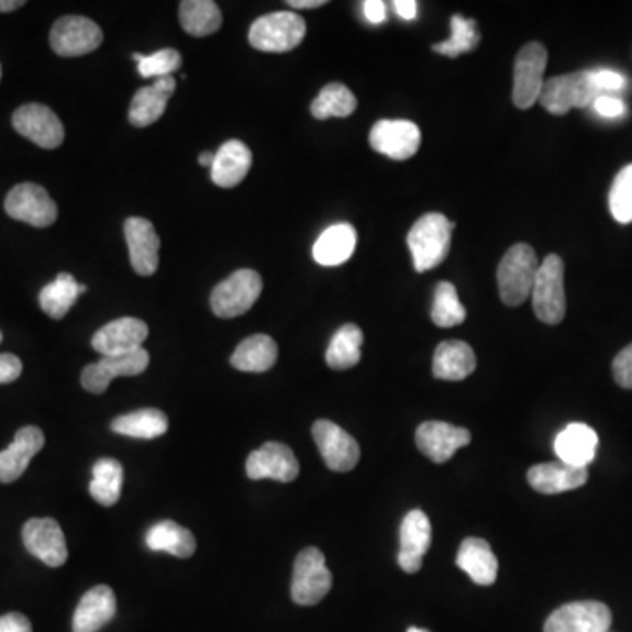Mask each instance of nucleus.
<instances>
[{"mask_svg":"<svg viewBox=\"0 0 632 632\" xmlns=\"http://www.w3.org/2000/svg\"><path fill=\"white\" fill-rule=\"evenodd\" d=\"M373 149L384 153L392 160H408L419 152L422 132L408 120H379L369 134Z\"/></svg>","mask_w":632,"mask_h":632,"instance_id":"obj_14","label":"nucleus"},{"mask_svg":"<svg viewBox=\"0 0 632 632\" xmlns=\"http://www.w3.org/2000/svg\"><path fill=\"white\" fill-rule=\"evenodd\" d=\"M357 110V99L343 84H329L320 90L311 104V114L317 120L346 119Z\"/></svg>","mask_w":632,"mask_h":632,"instance_id":"obj_38","label":"nucleus"},{"mask_svg":"<svg viewBox=\"0 0 632 632\" xmlns=\"http://www.w3.org/2000/svg\"><path fill=\"white\" fill-rule=\"evenodd\" d=\"M287 4L296 9H314L328 4V0H288Z\"/></svg>","mask_w":632,"mask_h":632,"instance_id":"obj_50","label":"nucleus"},{"mask_svg":"<svg viewBox=\"0 0 632 632\" xmlns=\"http://www.w3.org/2000/svg\"><path fill=\"white\" fill-rule=\"evenodd\" d=\"M610 628V608L599 601L569 602L545 622V632H608Z\"/></svg>","mask_w":632,"mask_h":632,"instance_id":"obj_12","label":"nucleus"},{"mask_svg":"<svg viewBox=\"0 0 632 632\" xmlns=\"http://www.w3.org/2000/svg\"><path fill=\"white\" fill-rule=\"evenodd\" d=\"M0 632H32L31 620L22 613H5L0 617Z\"/></svg>","mask_w":632,"mask_h":632,"instance_id":"obj_47","label":"nucleus"},{"mask_svg":"<svg viewBox=\"0 0 632 632\" xmlns=\"http://www.w3.org/2000/svg\"><path fill=\"white\" fill-rule=\"evenodd\" d=\"M117 613V598L108 585H97L85 594L75 617H73V632H99L106 624H110Z\"/></svg>","mask_w":632,"mask_h":632,"instance_id":"obj_24","label":"nucleus"},{"mask_svg":"<svg viewBox=\"0 0 632 632\" xmlns=\"http://www.w3.org/2000/svg\"><path fill=\"white\" fill-rule=\"evenodd\" d=\"M123 466L114 458L97 461L92 469L90 494L99 505L114 506L122 496Z\"/></svg>","mask_w":632,"mask_h":632,"instance_id":"obj_37","label":"nucleus"},{"mask_svg":"<svg viewBox=\"0 0 632 632\" xmlns=\"http://www.w3.org/2000/svg\"><path fill=\"white\" fill-rule=\"evenodd\" d=\"M363 11L367 22L373 23V25L384 23L385 18H387V8H385V2H381V0H366L363 4Z\"/></svg>","mask_w":632,"mask_h":632,"instance_id":"obj_48","label":"nucleus"},{"mask_svg":"<svg viewBox=\"0 0 632 632\" xmlns=\"http://www.w3.org/2000/svg\"><path fill=\"white\" fill-rule=\"evenodd\" d=\"M0 75H2V69H0Z\"/></svg>","mask_w":632,"mask_h":632,"instance_id":"obj_55","label":"nucleus"},{"mask_svg":"<svg viewBox=\"0 0 632 632\" xmlns=\"http://www.w3.org/2000/svg\"><path fill=\"white\" fill-rule=\"evenodd\" d=\"M146 545L153 552H167L179 558L192 557L197 543L192 532L173 520H162L146 532Z\"/></svg>","mask_w":632,"mask_h":632,"instance_id":"obj_32","label":"nucleus"},{"mask_svg":"<svg viewBox=\"0 0 632 632\" xmlns=\"http://www.w3.org/2000/svg\"><path fill=\"white\" fill-rule=\"evenodd\" d=\"M594 85L598 87L599 92H617L625 87V78L616 70L596 69L592 70Z\"/></svg>","mask_w":632,"mask_h":632,"instance_id":"obj_44","label":"nucleus"},{"mask_svg":"<svg viewBox=\"0 0 632 632\" xmlns=\"http://www.w3.org/2000/svg\"><path fill=\"white\" fill-rule=\"evenodd\" d=\"M132 58L137 62V73L143 78H166L181 67V55L173 48L158 49L148 57L134 53Z\"/></svg>","mask_w":632,"mask_h":632,"instance_id":"obj_41","label":"nucleus"},{"mask_svg":"<svg viewBox=\"0 0 632 632\" xmlns=\"http://www.w3.org/2000/svg\"><path fill=\"white\" fill-rule=\"evenodd\" d=\"M22 372L23 364L16 355L0 354V385L13 384Z\"/></svg>","mask_w":632,"mask_h":632,"instance_id":"obj_46","label":"nucleus"},{"mask_svg":"<svg viewBox=\"0 0 632 632\" xmlns=\"http://www.w3.org/2000/svg\"><path fill=\"white\" fill-rule=\"evenodd\" d=\"M313 440L322 454L323 463L331 472H352L361 458V446L354 436L343 431L331 420H317L313 423Z\"/></svg>","mask_w":632,"mask_h":632,"instance_id":"obj_11","label":"nucleus"},{"mask_svg":"<svg viewBox=\"0 0 632 632\" xmlns=\"http://www.w3.org/2000/svg\"><path fill=\"white\" fill-rule=\"evenodd\" d=\"M364 334L355 323H346L337 329L329 343L325 361L331 369L345 372L350 367L357 366L363 357Z\"/></svg>","mask_w":632,"mask_h":632,"instance_id":"obj_34","label":"nucleus"},{"mask_svg":"<svg viewBox=\"0 0 632 632\" xmlns=\"http://www.w3.org/2000/svg\"><path fill=\"white\" fill-rule=\"evenodd\" d=\"M532 310L537 319L548 325H557L566 317V290H564V262L558 255H548L537 267L531 292Z\"/></svg>","mask_w":632,"mask_h":632,"instance_id":"obj_4","label":"nucleus"},{"mask_svg":"<svg viewBox=\"0 0 632 632\" xmlns=\"http://www.w3.org/2000/svg\"><path fill=\"white\" fill-rule=\"evenodd\" d=\"M457 566L481 587H489L498 580V558L489 543L480 537H467L458 548Z\"/></svg>","mask_w":632,"mask_h":632,"instance_id":"obj_28","label":"nucleus"},{"mask_svg":"<svg viewBox=\"0 0 632 632\" xmlns=\"http://www.w3.org/2000/svg\"><path fill=\"white\" fill-rule=\"evenodd\" d=\"M408 632H431V631H428V629L410 628L408 629Z\"/></svg>","mask_w":632,"mask_h":632,"instance_id":"obj_53","label":"nucleus"},{"mask_svg":"<svg viewBox=\"0 0 632 632\" xmlns=\"http://www.w3.org/2000/svg\"><path fill=\"white\" fill-rule=\"evenodd\" d=\"M306 35V22L293 11H276L253 22L248 41L266 53H287L297 48Z\"/></svg>","mask_w":632,"mask_h":632,"instance_id":"obj_5","label":"nucleus"},{"mask_svg":"<svg viewBox=\"0 0 632 632\" xmlns=\"http://www.w3.org/2000/svg\"><path fill=\"white\" fill-rule=\"evenodd\" d=\"M4 208L11 219L32 228H49L57 222V204L41 185H16L5 197Z\"/></svg>","mask_w":632,"mask_h":632,"instance_id":"obj_9","label":"nucleus"},{"mask_svg":"<svg viewBox=\"0 0 632 632\" xmlns=\"http://www.w3.org/2000/svg\"><path fill=\"white\" fill-rule=\"evenodd\" d=\"M22 536L25 548L46 566L60 567L66 564L69 552L57 520L31 519L23 525Z\"/></svg>","mask_w":632,"mask_h":632,"instance_id":"obj_17","label":"nucleus"},{"mask_svg":"<svg viewBox=\"0 0 632 632\" xmlns=\"http://www.w3.org/2000/svg\"><path fill=\"white\" fill-rule=\"evenodd\" d=\"M146 337H148V325L143 320L123 317L99 329L93 336L92 346L102 357H114L143 348L141 345Z\"/></svg>","mask_w":632,"mask_h":632,"instance_id":"obj_20","label":"nucleus"},{"mask_svg":"<svg viewBox=\"0 0 632 632\" xmlns=\"http://www.w3.org/2000/svg\"><path fill=\"white\" fill-rule=\"evenodd\" d=\"M598 434L585 423H569L557 440H555V454L561 463L576 467H589L598 452Z\"/></svg>","mask_w":632,"mask_h":632,"instance_id":"obj_27","label":"nucleus"},{"mask_svg":"<svg viewBox=\"0 0 632 632\" xmlns=\"http://www.w3.org/2000/svg\"><path fill=\"white\" fill-rule=\"evenodd\" d=\"M43 446L44 434L40 428L29 425V428L20 429L13 443L4 452H0V484L16 481Z\"/></svg>","mask_w":632,"mask_h":632,"instance_id":"obj_22","label":"nucleus"},{"mask_svg":"<svg viewBox=\"0 0 632 632\" xmlns=\"http://www.w3.org/2000/svg\"><path fill=\"white\" fill-rule=\"evenodd\" d=\"M357 245V232L350 223H336L317 240L313 246L314 260L320 266H341L345 264L355 252Z\"/></svg>","mask_w":632,"mask_h":632,"instance_id":"obj_30","label":"nucleus"},{"mask_svg":"<svg viewBox=\"0 0 632 632\" xmlns=\"http://www.w3.org/2000/svg\"><path fill=\"white\" fill-rule=\"evenodd\" d=\"M589 480L587 467L569 466L566 463L537 464L528 473V481L532 489L546 496L569 492L580 489Z\"/></svg>","mask_w":632,"mask_h":632,"instance_id":"obj_23","label":"nucleus"},{"mask_svg":"<svg viewBox=\"0 0 632 632\" xmlns=\"http://www.w3.org/2000/svg\"><path fill=\"white\" fill-rule=\"evenodd\" d=\"M548 52L541 43H529L514 58L513 102L519 110H529L540 101L545 85Z\"/></svg>","mask_w":632,"mask_h":632,"instance_id":"obj_8","label":"nucleus"},{"mask_svg":"<svg viewBox=\"0 0 632 632\" xmlns=\"http://www.w3.org/2000/svg\"><path fill=\"white\" fill-rule=\"evenodd\" d=\"M149 354L141 348L137 352L114 357H102L99 363L88 364L81 373V385L90 393H104L111 381L119 376H137L146 372Z\"/></svg>","mask_w":632,"mask_h":632,"instance_id":"obj_16","label":"nucleus"},{"mask_svg":"<svg viewBox=\"0 0 632 632\" xmlns=\"http://www.w3.org/2000/svg\"><path fill=\"white\" fill-rule=\"evenodd\" d=\"M592 106L594 110L598 111L605 119H620V117L625 114L624 102L617 99V97L607 96V93H601Z\"/></svg>","mask_w":632,"mask_h":632,"instance_id":"obj_45","label":"nucleus"},{"mask_svg":"<svg viewBox=\"0 0 632 632\" xmlns=\"http://www.w3.org/2000/svg\"><path fill=\"white\" fill-rule=\"evenodd\" d=\"M608 632H610V631H608Z\"/></svg>","mask_w":632,"mask_h":632,"instance_id":"obj_56","label":"nucleus"},{"mask_svg":"<svg viewBox=\"0 0 632 632\" xmlns=\"http://www.w3.org/2000/svg\"><path fill=\"white\" fill-rule=\"evenodd\" d=\"M111 429L122 436L155 440V437L166 434L167 429H169V420L160 410L146 408V410L122 414L111 423Z\"/></svg>","mask_w":632,"mask_h":632,"instance_id":"obj_35","label":"nucleus"},{"mask_svg":"<svg viewBox=\"0 0 632 632\" xmlns=\"http://www.w3.org/2000/svg\"><path fill=\"white\" fill-rule=\"evenodd\" d=\"M253 155L243 141L231 140L214 153L211 179L217 187L234 188L246 178L252 169Z\"/></svg>","mask_w":632,"mask_h":632,"instance_id":"obj_26","label":"nucleus"},{"mask_svg":"<svg viewBox=\"0 0 632 632\" xmlns=\"http://www.w3.org/2000/svg\"><path fill=\"white\" fill-rule=\"evenodd\" d=\"M278 361V345L267 334L246 337L232 354L231 364L237 372L266 373Z\"/></svg>","mask_w":632,"mask_h":632,"instance_id":"obj_31","label":"nucleus"},{"mask_svg":"<svg viewBox=\"0 0 632 632\" xmlns=\"http://www.w3.org/2000/svg\"><path fill=\"white\" fill-rule=\"evenodd\" d=\"M452 37L443 43L434 44L432 52L445 55V57L457 58L463 53L473 52L480 44V32L475 20L454 14L452 16Z\"/></svg>","mask_w":632,"mask_h":632,"instance_id":"obj_40","label":"nucleus"},{"mask_svg":"<svg viewBox=\"0 0 632 632\" xmlns=\"http://www.w3.org/2000/svg\"><path fill=\"white\" fill-rule=\"evenodd\" d=\"M610 211L617 222H632V164L620 170L611 185Z\"/></svg>","mask_w":632,"mask_h":632,"instance_id":"obj_42","label":"nucleus"},{"mask_svg":"<svg viewBox=\"0 0 632 632\" xmlns=\"http://www.w3.org/2000/svg\"><path fill=\"white\" fill-rule=\"evenodd\" d=\"M417 446L432 463L443 464L472 443V432L446 422H425L417 429Z\"/></svg>","mask_w":632,"mask_h":632,"instance_id":"obj_18","label":"nucleus"},{"mask_svg":"<svg viewBox=\"0 0 632 632\" xmlns=\"http://www.w3.org/2000/svg\"><path fill=\"white\" fill-rule=\"evenodd\" d=\"M611 369H613V378H616L617 384L622 388L632 390V343L617 355Z\"/></svg>","mask_w":632,"mask_h":632,"instance_id":"obj_43","label":"nucleus"},{"mask_svg":"<svg viewBox=\"0 0 632 632\" xmlns=\"http://www.w3.org/2000/svg\"><path fill=\"white\" fill-rule=\"evenodd\" d=\"M601 96L594 85L592 70H578L566 76L546 79L540 102L548 113L563 117L572 110H584Z\"/></svg>","mask_w":632,"mask_h":632,"instance_id":"obj_3","label":"nucleus"},{"mask_svg":"<svg viewBox=\"0 0 632 632\" xmlns=\"http://www.w3.org/2000/svg\"><path fill=\"white\" fill-rule=\"evenodd\" d=\"M432 528L431 520L422 510H413L402 519L401 531H399V554L397 563L402 572H419L423 564V557L431 548Z\"/></svg>","mask_w":632,"mask_h":632,"instance_id":"obj_19","label":"nucleus"},{"mask_svg":"<svg viewBox=\"0 0 632 632\" xmlns=\"http://www.w3.org/2000/svg\"><path fill=\"white\" fill-rule=\"evenodd\" d=\"M332 589V575L325 555L310 546L297 555L293 564L292 599L301 607L319 605Z\"/></svg>","mask_w":632,"mask_h":632,"instance_id":"obj_7","label":"nucleus"},{"mask_svg":"<svg viewBox=\"0 0 632 632\" xmlns=\"http://www.w3.org/2000/svg\"><path fill=\"white\" fill-rule=\"evenodd\" d=\"M246 475L250 480H276L288 484L299 476V463L287 445L269 441L250 454L246 461Z\"/></svg>","mask_w":632,"mask_h":632,"instance_id":"obj_15","label":"nucleus"},{"mask_svg":"<svg viewBox=\"0 0 632 632\" xmlns=\"http://www.w3.org/2000/svg\"><path fill=\"white\" fill-rule=\"evenodd\" d=\"M393 9H396V13L402 18V20H414L417 18V13H419V8H417V2L414 0H396L393 2Z\"/></svg>","mask_w":632,"mask_h":632,"instance_id":"obj_49","label":"nucleus"},{"mask_svg":"<svg viewBox=\"0 0 632 632\" xmlns=\"http://www.w3.org/2000/svg\"><path fill=\"white\" fill-rule=\"evenodd\" d=\"M85 292H87V287L79 285L75 276L69 275V273H60L55 281L41 290V310L48 314L49 319H64L69 313L70 308L75 306L76 299Z\"/></svg>","mask_w":632,"mask_h":632,"instance_id":"obj_33","label":"nucleus"},{"mask_svg":"<svg viewBox=\"0 0 632 632\" xmlns=\"http://www.w3.org/2000/svg\"><path fill=\"white\" fill-rule=\"evenodd\" d=\"M466 308L458 299L457 288L448 281H440L434 290L431 319L437 328H457L466 320Z\"/></svg>","mask_w":632,"mask_h":632,"instance_id":"obj_39","label":"nucleus"},{"mask_svg":"<svg viewBox=\"0 0 632 632\" xmlns=\"http://www.w3.org/2000/svg\"><path fill=\"white\" fill-rule=\"evenodd\" d=\"M541 262L532 246L525 243L511 246L498 269L499 296L506 306L517 308L531 297Z\"/></svg>","mask_w":632,"mask_h":632,"instance_id":"obj_2","label":"nucleus"},{"mask_svg":"<svg viewBox=\"0 0 632 632\" xmlns=\"http://www.w3.org/2000/svg\"><path fill=\"white\" fill-rule=\"evenodd\" d=\"M262 293V278L257 270L240 269L214 287L211 308L220 319H236L252 310Z\"/></svg>","mask_w":632,"mask_h":632,"instance_id":"obj_6","label":"nucleus"},{"mask_svg":"<svg viewBox=\"0 0 632 632\" xmlns=\"http://www.w3.org/2000/svg\"><path fill=\"white\" fill-rule=\"evenodd\" d=\"M476 369V355L464 341H443L434 352L432 375L446 381H461Z\"/></svg>","mask_w":632,"mask_h":632,"instance_id":"obj_29","label":"nucleus"},{"mask_svg":"<svg viewBox=\"0 0 632 632\" xmlns=\"http://www.w3.org/2000/svg\"><path fill=\"white\" fill-rule=\"evenodd\" d=\"M454 228L455 223H450L445 214L441 213L423 214L414 222L408 234L414 269L425 273L445 260L452 245Z\"/></svg>","mask_w":632,"mask_h":632,"instance_id":"obj_1","label":"nucleus"},{"mask_svg":"<svg viewBox=\"0 0 632 632\" xmlns=\"http://www.w3.org/2000/svg\"><path fill=\"white\" fill-rule=\"evenodd\" d=\"M179 22L187 34L204 37L222 26V13L213 0H185L179 4Z\"/></svg>","mask_w":632,"mask_h":632,"instance_id":"obj_36","label":"nucleus"},{"mask_svg":"<svg viewBox=\"0 0 632 632\" xmlns=\"http://www.w3.org/2000/svg\"><path fill=\"white\" fill-rule=\"evenodd\" d=\"M129 255L135 273L141 276H152L158 269V250L160 237L149 220L132 217L123 225Z\"/></svg>","mask_w":632,"mask_h":632,"instance_id":"obj_21","label":"nucleus"},{"mask_svg":"<svg viewBox=\"0 0 632 632\" xmlns=\"http://www.w3.org/2000/svg\"><path fill=\"white\" fill-rule=\"evenodd\" d=\"M22 5H25L23 0H0V13H11Z\"/></svg>","mask_w":632,"mask_h":632,"instance_id":"obj_51","label":"nucleus"},{"mask_svg":"<svg viewBox=\"0 0 632 632\" xmlns=\"http://www.w3.org/2000/svg\"><path fill=\"white\" fill-rule=\"evenodd\" d=\"M104 40L101 26L85 16H64L55 22L49 43L60 57H81L99 48Z\"/></svg>","mask_w":632,"mask_h":632,"instance_id":"obj_10","label":"nucleus"},{"mask_svg":"<svg viewBox=\"0 0 632 632\" xmlns=\"http://www.w3.org/2000/svg\"><path fill=\"white\" fill-rule=\"evenodd\" d=\"M176 90L173 76L155 79L152 87H143L135 92L129 110V120L134 126H148L166 113L167 102Z\"/></svg>","mask_w":632,"mask_h":632,"instance_id":"obj_25","label":"nucleus"},{"mask_svg":"<svg viewBox=\"0 0 632 632\" xmlns=\"http://www.w3.org/2000/svg\"><path fill=\"white\" fill-rule=\"evenodd\" d=\"M0 341H2V332H0Z\"/></svg>","mask_w":632,"mask_h":632,"instance_id":"obj_54","label":"nucleus"},{"mask_svg":"<svg viewBox=\"0 0 632 632\" xmlns=\"http://www.w3.org/2000/svg\"><path fill=\"white\" fill-rule=\"evenodd\" d=\"M213 162H214V153L202 152L201 155H199V164H201V166L210 167L211 169V166H213Z\"/></svg>","mask_w":632,"mask_h":632,"instance_id":"obj_52","label":"nucleus"},{"mask_svg":"<svg viewBox=\"0 0 632 632\" xmlns=\"http://www.w3.org/2000/svg\"><path fill=\"white\" fill-rule=\"evenodd\" d=\"M18 134L44 149H55L64 143L66 131L57 114L44 104H25L13 114Z\"/></svg>","mask_w":632,"mask_h":632,"instance_id":"obj_13","label":"nucleus"}]
</instances>
